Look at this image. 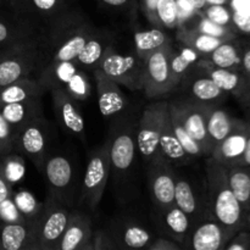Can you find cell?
Instances as JSON below:
<instances>
[{"mask_svg": "<svg viewBox=\"0 0 250 250\" xmlns=\"http://www.w3.org/2000/svg\"><path fill=\"white\" fill-rule=\"evenodd\" d=\"M33 220H26V221L16 222V224L0 225V244H1V249L31 250L32 234H33Z\"/></svg>", "mask_w": 250, "mask_h": 250, "instance_id": "obj_29", "label": "cell"}, {"mask_svg": "<svg viewBox=\"0 0 250 250\" xmlns=\"http://www.w3.org/2000/svg\"><path fill=\"white\" fill-rule=\"evenodd\" d=\"M177 1V9H178V21H180V27L185 26L187 22H189L195 15L198 14V10L194 9L192 2L189 0H176ZM178 27V28H180Z\"/></svg>", "mask_w": 250, "mask_h": 250, "instance_id": "obj_47", "label": "cell"}, {"mask_svg": "<svg viewBox=\"0 0 250 250\" xmlns=\"http://www.w3.org/2000/svg\"><path fill=\"white\" fill-rule=\"evenodd\" d=\"M204 59L216 67L242 71V43L237 38L229 39L205 55Z\"/></svg>", "mask_w": 250, "mask_h": 250, "instance_id": "obj_34", "label": "cell"}, {"mask_svg": "<svg viewBox=\"0 0 250 250\" xmlns=\"http://www.w3.org/2000/svg\"><path fill=\"white\" fill-rule=\"evenodd\" d=\"M46 62L44 38L2 48L0 50V88L38 75Z\"/></svg>", "mask_w": 250, "mask_h": 250, "instance_id": "obj_3", "label": "cell"}, {"mask_svg": "<svg viewBox=\"0 0 250 250\" xmlns=\"http://www.w3.org/2000/svg\"><path fill=\"white\" fill-rule=\"evenodd\" d=\"M148 250H182V247L168 237H158L146 248Z\"/></svg>", "mask_w": 250, "mask_h": 250, "instance_id": "obj_49", "label": "cell"}, {"mask_svg": "<svg viewBox=\"0 0 250 250\" xmlns=\"http://www.w3.org/2000/svg\"><path fill=\"white\" fill-rule=\"evenodd\" d=\"M159 149H160L161 154L172 164L173 166H183L188 165L193 161L190 155L186 153L183 146H181L180 141L176 137L175 132H173L172 126H171L170 119H168V114L166 116L165 121H164L163 128L160 132V138H159Z\"/></svg>", "mask_w": 250, "mask_h": 250, "instance_id": "obj_31", "label": "cell"}, {"mask_svg": "<svg viewBox=\"0 0 250 250\" xmlns=\"http://www.w3.org/2000/svg\"><path fill=\"white\" fill-rule=\"evenodd\" d=\"M53 100V109L59 125L72 136L85 141V121L77 100L61 88L49 90Z\"/></svg>", "mask_w": 250, "mask_h": 250, "instance_id": "obj_16", "label": "cell"}, {"mask_svg": "<svg viewBox=\"0 0 250 250\" xmlns=\"http://www.w3.org/2000/svg\"><path fill=\"white\" fill-rule=\"evenodd\" d=\"M189 1L192 2V5L194 6V9L198 10V11H202V10L207 6V2H205V0H189Z\"/></svg>", "mask_w": 250, "mask_h": 250, "instance_id": "obj_57", "label": "cell"}, {"mask_svg": "<svg viewBox=\"0 0 250 250\" xmlns=\"http://www.w3.org/2000/svg\"><path fill=\"white\" fill-rule=\"evenodd\" d=\"M98 70L120 85H125L131 90H143L144 60L137 55L136 51L121 54L115 49V45L109 46Z\"/></svg>", "mask_w": 250, "mask_h": 250, "instance_id": "obj_11", "label": "cell"}, {"mask_svg": "<svg viewBox=\"0 0 250 250\" xmlns=\"http://www.w3.org/2000/svg\"><path fill=\"white\" fill-rule=\"evenodd\" d=\"M182 27L188 29H194V31L209 34V36L219 37V38H238V33L236 32V29L232 28V27L221 26L219 23H215L211 20L205 17L200 11L195 15V17H193L189 22H187Z\"/></svg>", "mask_w": 250, "mask_h": 250, "instance_id": "obj_38", "label": "cell"}, {"mask_svg": "<svg viewBox=\"0 0 250 250\" xmlns=\"http://www.w3.org/2000/svg\"><path fill=\"white\" fill-rule=\"evenodd\" d=\"M14 131L0 112V159L14 151Z\"/></svg>", "mask_w": 250, "mask_h": 250, "instance_id": "obj_45", "label": "cell"}, {"mask_svg": "<svg viewBox=\"0 0 250 250\" xmlns=\"http://www.w3.org/2000/svg\"><path fill=\"white\" fill-rule=\"evenodd\" d=\"M168 119H170L171 126H172L173 132H175L176 137H177V139L180 141L181 146H183V149L186 150V153L194 159L195 158H203V156H205V153H204V150H203L202 146H200L199 144H198L197 142H195L194 139H193L192 137L187 133V131L185 129V127H183L182 124H181L177 114H176L172 109H170V107H168Z\"/></svg>", "mask_w": 250, "mask_h": 250, "instance_id": "obj_39", "label": "cell"}, {"mask_svg": "<svg viewBox=\"0 0 250 250\" xmlns=\"http://www.w3.org/2000/svg\"><path fill=\"white\" fill-rule=\"evenodd\" d=\"M173 204L180 208L183 212H186L189 216L190 221L193 222V227L200 220L211 215L210 214L209 205H202V202H200L194 187L190 185L189 181L178 175H176L175 200H173Z\"/></svg>", "mask_w": 250, "mask_h": 250, "instance_id": "obj_26", "label": "cell"}, {"mask_svg": "<svg viewBox=\"0 0 250 250\" xmlns=\"http://www.w3.org/2000/svg\"><path fill=\"white\" fill-rule=\"evenodd\" d=\"M44 36L41 31L9 11H0V48L26 43V42L39 41Z\"/></svg>", "mask_w": 250, "mask_h": 250, "instance_id": "obj_25", "label": "cell"}, {"mask_svg": "<svg viewBox=\"0 0 250 250\" xmlns=\"http://www.w3.org/2000/svg\"><path fill=\"white\" fill-rule=\"evenodd\" d=\"M53 136V126L46 117H37L15 132L14 151L28 158L42 172L44 161L51 153Z\"/></svg>", "mask_w": 250, "mask_h": 250, "instance_id": "obj_7", "label": "cell"}, {"mask_svg": "<svg viewBox=\"0 0 250 250\" xmlns=\"http://www.w3.org/2000/svg\"><path fill=\"white\" fill-rule=\"evenodd\" d=\"M238 165L250 166V125H249V133H248V138H247L246 148H244V153L243 155H242L241 161H239Z\"/></svg>", "mask_w": 250, "mask_h": 250, "instance_id": "obj_55", "label": "cell"}, {"mask_svg": "<svg viewBox=\"0 0 250 250\" xmlns=\"http://www.w3.org/2000/svg\"><path fill=\"white\" fill-rule=\"evenodd\" d=\"M246 229H250V205H249V209H248V214H247V226Z\"/></svg>", "mask_w": 250, "mask_h": 250, "instance_id": "obj_60", "label": "cell"}, {"mask_svg": "<svg viewBox=\"0 0 250 250\" xmlns=\"http://www.w3.org/2000/svg\"><path fill=\"white\" fill-rule=\"evenodd\" d=\"M103 6L121 11H132L136 7L137 0H98Z\"/></svg>", "mask_w": 250, "mask_h": 250, "instance_id": "obj_51", "label": "cell"}, {"mask_svg": "<svg viewBox=\"0 0 250 250\" xmlns=\"http://www.w3.org/2000/svg\"><path fill=\"white\" fill-rule=\"evenodd\" d=\"M117 249H146L155 237L136 221H117L106 229Z\"/></svg>", "mask_w": 250, "mask_h": 250, "instance_id": "obj_23", "label": "cell"}, {"mask_svg": "<svg viewBox=\"0 0 250 250\" xmlns=\"http://www.w3.org/2000/svg\"><path fill=\"white\" fill-rule=\"evenodd\" d=\"M180 87L185 92V97L214 106H219L227 98V93L224 92L209 76L195 67V65L186 73L181 81Z\"/></svg>", "mask_w": 250, "mask_h": 250, "instance_id": "obj_17", "label": "cell"}, {"mask_svg": "<svg viewBox=\"0 0 250 250\" xmlns=\"http://www.w3.org/2000/svg\"><path fill=\"white\" fill-rule=\"evenodd\" d=\"M232 24L238 34H250V16L232 12Z\"/></svg>", "mask_w": 250, "mask_h": 250, "instance_id": "obj_50", "label": "cell"}, {"mask_svg": "<svg viewBox=\"0 0 250 250\" xmlns=\"http://www.w3.org/2000/svg\"><path fill=\"white\" fill-rule=\"evenodd\" d=\"M93 75L95 78L100 114L104 117H114L125 111L128 106V99L121 90L119 83L98 68L93 71Z\"/></svg>", "mask_w": 250, "mask_h": 250, "instance_id": "obj_19", "label": "cell"}, {"mask_svg": "<svg viewBox=\"0 0 250 250\" xmlns=\"http://www.w3.org/2000/svg\"><path fill=\"white\" fill-rule=\"evenodd\" d=\"M0 250H1V244H0Z\"/></svg>", "mask_w": 250, "mask_h": 250, "instance_id": "obj_61", "label": "cell"}, {"mask_svg": "<svg viewBox=\"0 0 250 250\" xmlns=\"http://www.w3.org/2000/svg\"><path fill=\"white\" fill-rule=\"evenodd\" d=\"M229 0H205L207 5H229Z\"/></svg>", "mask_w": 250, "mask_h": 250, "instance_id": "obj_58", "label": "cell"}, {"mask_svg": "<svg viewBox=\"0 0 250 250\" xmlns=\"http://www.w3.org/2000/svg\"><path fill=\"white\" fill-rule=\"evenodd\" d=\"M110 177L109 139L89 154L76 208L94 212L99 207Z\"/></svg>", "mask_w": 250, "mask_h": 250, "instance_id": "obj_4", "label": "cell"}, {"mask_svg": "<svg viewBox=\"0 0 250 250\" xmlns=\"http://www.w3.org/2000/svg\"><path fill=\"white\" fill-rule=\"evenodd\" d=\"M238 119L232 117L226 110L220 107V105L210 107L207 120V129L212 149L231 133Z\"/></svg>", "mask_w": 250, "mask_h": 250, "instance_id": "obj_33", "label": "cell"}, {"mask_svg": "<svg viewBox=\"0 0 250 250\" xmlns=\"http://www.w3.org/2000/svg\"><path fill=\"white\" fill-rule=\"evenodd\" d=\"M200 12L205 17L215 22V23L233 28V24H232V11L229 7V5H207Z\"/></svg>", "mask_w": 250, "mask_h": 250, "instance_id": "obj_43", "label": "cell"}, {"mask_svg": "<svg viewBox=\"0 0 250 250\" xmlns=\"http://www.w3.org/2000/svg\"><path fill=\"white\" fill-rule=\"evenodd\" d=\"M176 38H177L178 43L195 50L202 58H204L205 55L215 50L224 42L229 41V38H219V37L209 36V34L200 33V32L194 31V29H188L185 28V27L177 28Z\"/></svg>", "mask_w": 250, "mask_h": 250, "instance_id": "obj_35", "label": "cell"}, {"mask_svg": "<svg viewBox=\"0 0 250 250\" xmlns=\"http://www.w3.org/2000/svg\"><path fill=\"white\" fill-rule=\"evenodd\" d=\"M77 0H9V12L44 36L46 28L76 7Z\"/></svg>", "mask_w": 250, "mask_h": 250, "instance_id": "obj_10", "label": "cell"}, {"mask_svg": "<svg viewBox=\"0 0 250 250\" xmlns=\"http://www.w3.org/2000/svg\"><path fill=\"white\" fill-rule=\"evenodd\" d=\"M0 112L4 119L9 122L15 134V132L27 122L43 116V102H42V98H33L24 102L1 104Z\"/></svg>", "mask_w": 250, "mask_h": 250, "instance_id": "obj_28", "label": "cell"}, {"mask_svg": "<svg viewBox=\"0 0 250 250\" xmlns=\"http://www.w3.org/2000/svg\"><path fill=\"white\" fill-rule=\"evenodd\" d=\"M224 250H250V232L246 229L237 232L227 242Z\"/></svg>", "mask_w": 250, "mask_h": 250, "instance_id": "obj_46", "label": "cell"}, {"mask_svg": "<svg viewBox=\"0 0 250 250\" xmlns=\"http://www.w3.org/2000/svg\"><path fill=\"white\" fill-rule=\"evenodd\" d=\"M116 244L106 229H95L93 231L89 242L85 244L83 250H115Z\"/></svg>", "mask_w": 250, "mask_h": 250, "instance_id": "obj_44", "label": "cell"}, {"mask_svg": "<svg viewBox=\"0 0 250 250\" xmlns=\"http://www.w3.org/2000/svg\"><path fill=\"white\" fill-rule=\"evenodd\" d=\"M195 67L199 68L202 72L209 76L224 92L232 94L237 99H241L248 88L250 77L243 71L229 70V68L216 67L207 59L202 58L195 63Z\"/></svg>", "mask_w": 250, "mask_h": 250, "instance_id": "obj_22", "label": "cell"}, {"mask_svg": "<svg viewBox=\"0 0 250 250\" xmlns=\"http://www.w3.org/2000/svg\"><path fill=\"white\" fill-rule=\"evenodd\" d=\"M133 41L134 51L143 60L153 51L159 50V49L172 43L170 36L166 32H164L160 27H154L148 31L136 32L133 36Z\"/></svg>", "mask_w": 250, "mask_h": 250, "instance_id": "obj_36", "label": "cell"}, {"mask_svg": "<svg viewBox=\"0 0 250 250\" xmlns=\"http://www.w3.org/2000/svg\"><path fill=\"white\" fill-rule=\"evenodd\" d=\"M229 239L231 236L224 227L209 215L194 225L185 249L221 250Z\"/></svg>", "mask_w": 250, "mask_h": 250, "instance_id": "obj_18", "label": "cell"}, {"mask_svg": "<svg viewBox=\"0 0 250 250\" xmlns=\"http://www.w3.org/2000/svg\"><path fill=\"white\" fill-rule=\"evenodd\" d=\"M229 7L232 12L250 16V0H229Z\"/></svg>", "mask_w": 250, "mask_h": 250, "instance_id": "obj_52", "label": "cell"}, {"mask_svg": "<svg viewBox=\"0 0 250 250\" xmlns=\"http://www.w3.org/2000/svg\"><path fill=\"white\" fill-rule=\"evenodd\" d=\"M12 193H14L12 185L7 181V178L2 173L1 167H0V203L4 202L7 198L12 197Z\"/></svg>", "mask_w": 250, "mask_h": 250, "instance_id": "obj_53", "label": "cell"}, {"mask_svg": "<svg viewBox=\"0 0 250 250\" xmlns=\"http://www.w3.org/2000/svg\"><path fill=\"white\" fill-rule=\"evenodd\" d=\"M242 71L250 77V46L242 44Z\"/></svg>", "mask_w": 250, "mask_h": 250, "instance_id": "obj_54", "label": "cell"}, {"mask_svg": "<svg viewBox=\"0 0 250 250\" xmlns=\"http://www.w3.org/2000/svg\"><path fill=\"white\" fill-rule=\"evenodd\" d=\"M42 175L48 187V194L62 202L70 208L77 203V171L75 164L62 153H50L44 161Z\"/></svg>", "mask_w": 250, "mask_h": 250, "instance_id": "obj_9", "label": "cell"}, {"mask_svg": "<svg viewBox=\"0 0 250 250\" xmlns=\"http://www.w3.org/2000/svg\"><path fill=\"white\" fill-rule=\"evenodd\" d=\"M199 59H202V56L193 49L181 43L178 45H173L171 43L168 48V65L176 87H180L182 78L198 62Z\"/></svg>", "mask_w": 250, "mask_h": 250, "instance_id": "obj_32", "label": "cell"}, {"mask_svg": "<svg viewBox=\"0 0 250 250\" xmlns=\"http://www.w3.org/2000/svg\"><path fill=\"white\" fill-rule=\"evenodd\" d=\"M156 210L159 227L168 238L177 242L182 249H185L193 229V222L190 221L189 216L175 204Z\"/></svg>", "mask_w": 250, "mask_h": 250, "instance_id": "obj_24", "label": "cell"}, {"mask_svg": "<svg viewBox=\"0 0 250 250\" xmlns=\"http://www.w3.org/2000/svg\"><path fill=\"white\" fill-rule=\"evenodd\" d=\"M167 114L168 102L156 100L144 109L137 124V150L146 164L161 154L159 138Z\"/></svg>", "mask_w": 250, "mask_h": 250, "instance_id": "obj_12", "label": "cell"}, {"mask_svg": "<svg viewBox=\"0 0 250 250\" xmlns=\"http://www.w3.org/2000/svg\"><path fill=\"white\" fill-rule=\"evenodd\" d=\"M156 16L161 28L165 27L168 29H177L180 27L176 0H159L156 5Z\"/></svg>", "mask_w": 250, "mask_h": 250, "instance_id": "obj_41", "label": "cell"}, {"mask_svg": "<svg viewBox=\"0 0 250 250\" xmlns=\"http://www.w3.org/2000/svg\"><path fill=\"white\" fill-rule=\"evenodd\" d=\"M148 187L151 200L156 209H164L175 200V166L163 155H158L146 164Z\"/></svg>", "mask_w": 250, "mask_h": 250, "instance_id": "obj_15", "label": "cell"}, {"mask_svg": "<svg viewBox=\"0 0 250 250\" xmlns=\"http://www.w3.org/2000/svg\"><path fill=\"white\" fill-rule=\"evenodd\" d=\"M36 78L46 92L53 88H61L77 102H84L92 94L87 72L75 60L46 62Z\"/></svg>", "mask_w": 250, "mask_h": 250, "instance_id": "obj_6", "label": "cell"}, {"mask_svg": "<svg viewBox=\"0 0 250 250\" xmlns=\"http://www.w3.org/2000/svg\"><path fill=\"white\" fill-rule=\"evenodd\" d=\"M249 125V121L238 119L231 133L212 149L210 158L224 165L225 167L238 165L246 148Z\"/></svg>", "mask_w": 250, "mask_h": 250, "instance_id": "obj_20", "label": "cell"}, {"mask_svg": "<svg viewBox=\"0 0 250 250\" xmlns=\"http://www.w3.org/2000/svg\"><path fill=\"white\" fill-rule=\"evenodd\" d=\"M171 43L153 51L144 59V94L149 99H163L177 89L168 65V48Z\"/></svg>", "mask_w": 250, "mask_h": 250, "instance_id": "obj_14", "label": "cell"}, {"mask_svg": "<svg viewBox=\"0 0 250 250\" xmlns=\"http://www.w3.org/2000/svg\"><path fill=\"white\" fill-rule=\"evenodd\" d=\"M112 41H114V36L110 32L97 28V31L88 39L81 53L75 59L76 63L85 71H90V72L95 71L99 67L100 61L107 48L114 45Z\"/></svg>", "mask_w": 250, "mask_h": 250, "instance_id": "obj_27", "label": "cell"}, {"mask_svg": "<svg viewBox=\"0 0 250 250\" xmlns=\"http://www.w3.org/2000/svg\"><path fill=\"white\" fill-rule=\"evenodd\" d=\"M158 2L159 0H139V6H141L142 12L149 21V23L154 27H160L158 16H156V5H158Z\"/></svg>", "mask_w": 250, "mask_h": 250, "instance_id": "obj_48", "label": "cell"}, {"mask_svg": "<svg viewBox=\"0 0 250 250\" xmlns=\"http://www.w3.org/2000/svg\"><path fill=\"white\" fill-rule=\"evenodd\" d=\"M226 168L229 187L248 214L250 205V166L236 165Z\"/></svg>", "mask_w": 250, "mask_h": 250, "instance_id": "obj_37", "label": "cell"}, {"mask_svg": "<svg viewBox=\"0 0 250 250\" xmlns=\"http://www.w3.org/2000/svg\"><path fill=\"white\" fill-rule=\"evenodd\" d=\"M12 199L16 204L24 219L33 220L41 211L43 203H38L36 198L27 190H20L17 193H12Z\"/></svg>", "mask_w": 250, "mask_h": 250, "instance_id": "obj_42", "label": "cell"}, {"mask_svg": "<svg viewBox=\"0 0 250 250\" xmlns=\"http://www.w3.org/2000/svg\"><path fill=\"white\" fill-rule=\"evenodd\" d=\"M95 31L94 24L77 7L63 15L44 32L48 62L75 60Z\"/></svg>", "mask_w": 250, "mask_h": 250, "instance_id": "obj_1", "label": "cell"}, {"mask_svg": "<svg viewBox=\"0 0 250 250\" xmlns=\"http://www.w3.org/2000/svg\"><path fill=\"white\" fill-rule=\"evenodd\" d=\"M239 103H241L243 106L248 107V109L250 110V80H249L248 88H247V90H246V93L243 94V97L239 99Z\"/></svg>", "mask_w": 250, "mask_h": 250, "instance_id": "obj_56", "label": "cell"}, {"mask_svg": "<svg viewBox=\"0 0 250 250\" xmlns=\"http://www.w3.org/2000/svg\"><path fill=\"white\" fill-rule=\"evenodd\" d=\"M211 106L214 105L204 104L188 97L168 102V107L177 114L182 126L185 127L187 133L202 146L205 156H210L212 151L207 129L208 114Z\"/></svg>", "mask_w": 250, "mask_h": 250, "instance_id": "obj_13", "label": "cell"}, {"mask_svg": "<svg viewBox=\"0 0 250 250\" xmlns=\"http://www.w3.org/2000/svg\"><path fill=\"white\" fill-rule=\"evenodd\" d=\"M0 167H1L2 173L7 178V181L14 186L24 175V168H26V166H24L23 156L12 151L9 155L0 159Z\"/></svg>", "mask_w": 250, "mask_h": 250, "instance_id": "obj_40", "label": "cell"}, {"mask_svg": "<svg viewBox=\"0 0 250 250\" xmlns=\"http://www.w3.org/2000/svg\"><path fill=\"white\" fill-rule=\"evenodd\" d=\"M110 175L114 180H125L128 176L137 151V124L129 119L117 120L109 136Z\"/></svg>", "mask_w": 250, "mask_h": 250, "instance_id": "obj_8", "label": "cell"}, {"mask_svg": "<svg viewBox=\"0 0 250 250\" xmlns=\"http://www.w3.org/2000/svg\"><path fill=\"white\" fill-rule=\"evenodd\" d=\"M71 209L48 194L41 211L33 220L31 250H55L67 225Z\"/></svg>", "mask_w": 250, "mask_h": 250, "instance_id": "obj_5", "label": "cell"}, {"mask_svg": "<svg viewBox=\"0 0 250 250\" xmlns=\"http://www.w3.org/2000/svg\"><path fill=\"white\" fill-rule=\"evenodd\" d=\"M92 233V219L89 214L80 208H73L55 250H83L89 242Z\"/></svg>", "mask_w": 250, "mask_h": 250, "instance_id": "obj_21", "label": "cell"}, {"mask_svg": "<svg viewBox=\"0 0 250 250\" xmlns=\"http://www.w3.org/2000/svg\"><path fill=\"white\" fill-rule=\"evenodd\" d=\"M207 198L210 214L231 238L246 229L247 211L229 187L227 168L210 156L207 161Z\"/></svg>", "mask_w": 250, "mask_h": 250, "instance_id": "obj_2", "label": "cell"}, {"mask_svg": "<svg viewBox=\"0 0 250 250\" xmlns=\"http://www.w3.org/2000/svg\"><path fill=\"white\" fill-rule=\"evenodd\" d=\"M4 9H9V0H0V11H2Z\"/></svg>", "mask_w": 250, "mask_h": 250, "instance_id": "obj_59", "label": "cell"}, {"mask_svg": "<svg viewBox=\"0 0 250 250\" xmlns=\"http://www.w3.org/2000/svg\"><path fill=\"white\" fill-rule=\"evenodd\" d=\"M46 90L37 78L26 77L0 88V105L43 98Z\"/></svg>", "mask_w": 250, "mask_h": 250, "instance_id": "obj_30", "label": "cell"}]
</instances>
